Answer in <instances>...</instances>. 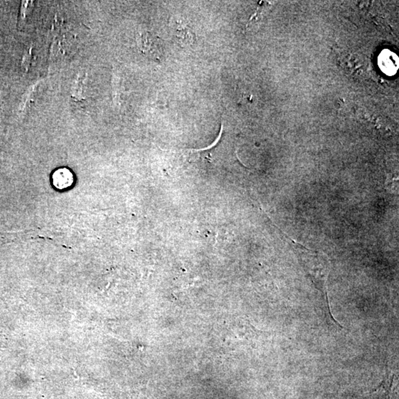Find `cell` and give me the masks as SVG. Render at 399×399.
<instances>
[{"instance_id":"cell-1","label":"cell","mask_w":399,"mask_h":399,"mask_svg":"<svg viewBox=\"0 0 399 399\" xmlns=\"http://www.w3.org/2000/svg\"><path fill=\"white\" fill-rule=\"evenodd\" d=\"M141 51L150 58L159 61L162 58L164 51L163 44L158 36L146 32L142 33L139 39Z\"/></svg>"},{"instance_id":"cell-2","label":"cell","mask_w":399,"mask_h":399,"mask_svg":"<svg viewBox=\"0 0 399 399\" xmlns=\"http://www.w3.org/2000/svg\"><path fill=\"white\" fill-rule=\"evenodd\" d=\"M54 184L59 189L70 187L73 183V175L67 169H59L53 175Z\"/></svg>"}]
</instances>
